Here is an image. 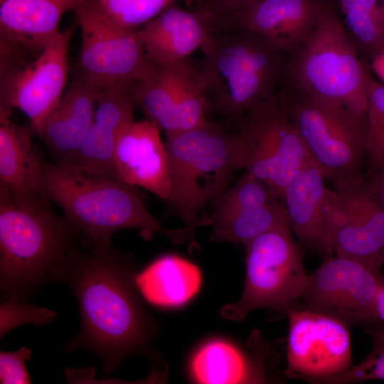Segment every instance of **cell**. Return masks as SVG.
Listing matches in <instances>:
<instances>
[{
    "label": "cell",
    "instance_id": "1",
    "mask_svg": "<svg viewBox=\"0 0 384 384\" xmlns=\"http://www.w3.org/2000/svg\"><path fill=\"white\" fill-rule=\"evenodd\" d=\"M132 255L111 241L82 240L50 271L46 284H65L73 292L80 328L64 353L85 351L95 355L112 374L128 356L156 357L152 341L157 324L146 308L137 283Z\"/></svg>",
    "mask_w": 384,
    "mask_h": 384
},
{
    "label": "cell",
    "instance_id": "2",
    "mask_svg": "<svg viewBox=\"0 0 384 384\" xmlns=\"http://www.w3.org/2000/svg\"><path fill=\"white\" fill-rule=\"evenodd\" d=\"M42 187L43 195L63 209L85 241L109 242L116 231L135 228L149 235L162 234L176 245L191 240L196 245L197 225L163 226L148 211L134 186L109 176L70 161H46Z\"/></svg>",
    "mask_w": 384,
    "mask_h": 384
},
{
    "label": "cell",
    "instance_id": "3",
    "mask_svg": "<svg viewBox=\"0 0 384 384\" xmlns=\"http://www.w3.org/2000/svg\"><path fill=\"white\" fill-rule=\"evenodd\" d=\"M44 195L19 196L0 190V289L1 302L28 301L46 284L57 262L82 240L59 216Z\"/></svg>",
    "mask_w": 384,
    "mask_h": 384
},
{
    "label": "cell",
    "instance_id": "4",
    "mask_svg": "<svg viewBox=\"0 0 384 384\" xmlns=\"http://www.w3.org/2000/svg\"><path fill=\"white\" fill-rule=\"evenodd\" d=\"M201 49L209 112L240 120L276 96L287 56L263 36L243 28L215 31Z\"/></svg>",
    "mask_w": 384,
    "mask_h": 384
},
{
    "label": "cell",
    "instance_id": "5",
    "mask_svg": "<svg viewBox=\"0 0 384 384\" xmlns=\"http://www.w3.org/2000/svg\"><path fill=\"white\" fill-rule=\"evenodd\" d=\"M282 90L366 116L365 63L334 6L324 1L316 23L297 52L287 57Z\"/></svg>",
    "mask_w": 384,
    "mask_h": 384
},
{
    "label": "cell",
    "instance_id": "6",
    "mask_svg": "<svg viewBox=\"0 0 384 384\" xmlns=\"http://www.w3.org/2000/svg\"><path fill=\"white\" fill-rule=\"evenodd\" d=\"M171 197L168 205L186 226L211 224L201 208L224 190L242 169L235 132L207 119L192 129L166 137Z\"/></svg>",
    "mask_w": 384,
    "mask_h": 384
},
{
    "label": "cell",
    "instance_id": "7",
    "mask_svg": "<svg viewBox=\"0 0 384 384\" xmlns=\"http://www.w3.org/2000/svg\"><path fill=\"white\" fill-rule=\"evenodd\" d=\"M311 158L336 188L361 181L366 159L367 117L280 90Z\"/></svg>",
    "mask_w": 384,
    "mask_h": 384
},
{
    "label": "cell",
    "instance_id": "8",
    "mask_svg": "<svg viewBox=\"0 0 384 384\" xmlns=\"http://www.w3.org/2000/svg\"><path fill=\"white\" fill-rule=\"evenodd\" d=\"M245 246L246 274L242 293L237 302L222 307L221 317L241 321L257 309L285 313L299 299L309 278L289 220Z\"/></svg>",
    "mask_w": 384,
    "mask_h": 384
},
{
    "label": "cell",
    "instance_id": "9",
    "mask_svg": "<svg viewBox=\"0 0 384 384\" xmlns=\"http://www.w3.org/2000/svg\"><path fill=\"white\" fill-rule=\"evenodd\" d=\"M235 132L241 169L282 193L311 159L306 146L277 95L247 112Z\"/></svg>",
    "mask_w": 384,
    "mask_h": 384
},
{
    "label": "cell",
    "instance_id": "10",
    "mask_svg": "<svg viewBox=\"0 0 384 384\" xmlns=\"http://www.w3.org/2000/svg\"><path fill=\"white\" fill-rule=\"evenodd\" d=\"M74 12L81 32L78 70L100 87L138 81L149 70L148 58L139 30L114 23L95 0H85Z\"/></svg>",
    "mask_w": 384,
    "mask_h": 384
},
{
    "label": "cell",
    "instance_id": "11",
    "mask_svg": "<svg viewBox=\"0 0 384 384\" xmlns=\"http://www.w3.org/2000/svg\"><path fill=\"white\" fill-rule=\"evenodd\" d=\"M383 284L384 277L363 263L335 255L309 274L304 292L293 305L365 329L382 323L375 301Z\"/></svg>",
    "mask_w": 384,
    "mask_h": 384
},
{
    "label": "cell",
    "instance_id": "12",
    "mask_svg": "<svg viewBox=\"0 0 384 384\" xmlns=\"http://www.w3.org/2000/svg\"><path fill=\"white\" fill-rule=\"evenodd\" d=\"M285 313L289 321L286 377L315 383L353 366L348 326L295 305Z\"/></svg>",
    "mask_w": 384,
    "mask_h": 384
},
{
    "label": "cell",
    "instance_id": "13",
    "mask_svg": "<svg viewBox=\"0 0 384 384\" xmlns=\"http://www.w3.org/2000/svg\"><path fill=\"white\" fill-rule=\"evenodd\" d=\"M73 31L70 26L61 31L26 65L1 73L0 110H21L36 136L65 91Z\"/></svg>",
    "mask_w": 384,
    "mask_h": 384
},
{
    "label": "cell",
    "instance_id": "14",
    "mask_svg": "<svg viewBox=\"0 0 384 384\" xmlns=\"http://www.w3.org/2000/svg\"><path fill=\"white\" fill-rule=\"evenodd\" d=\"M326 234L325 253L358 261L383 277L384 209L363 178L336 188Z\"/></svg>",
    "mask_w": 384,
    "mask_h": 384
},
{
    "label": "cell",
    "instance_id": "15",
    "mask_svg": "<svg viewBox=\"0 0 384 384\" xmlns=\"http://www.w3.org/2000/svg\"><path fill=\"white\" fill-rule=\"evenodd\" d=\"M84 1L0 0V73L36 58L61 33L63 16Z\"/></svg>",
    "mask_w": 384,
    "mask_h": 384
},
{
    "label": "cell",
    "instance_id": "16",
    "mask_svg": "<svg viewBox=\"0 0 384 384\" xmlns=\"http://www.w3.org/2000/svg\"><path fill=\"white\" fill-rule=\"evenodd\" d=\"M137 82H119L100 89L92 123L79 150L63 161L117 179L114 150L122 133L134 121Z\"/></svg>",
    "mask_w": 384,
    "mask_h": 384
},
{
    "label": "cell",
    "instance_id": "17",
    "mask_svg": "<svg viewBox=\"0 0 384 384\" xmlns=\"http://www.w3.org/2000/svg\"><path fill=\"white\" fill-rule=\"evenodd\" d=\"M324 0H263L221 20L215 31L243 28L257 33L287 57L313 29Z\"/></svg>",
    "mask_w": 384,
    "mask_h": 384
},
{
    "label": "cell",
    "instance_id": "18",
    "mask_svg": "<svg viewBox=\"0 0 384 384\" xmlns=\"http://www.w3.org/2000/svg\"><path fill=\"white\" fill-rule=\"evenodd\" d=\"M114 166L117 179L146 189L168 203L169 156L160 129L151 121L134 120L124 129L116 144Z\"/></svg>",
    "mask_w": 384,
    "mask_h": 384
},
{
    "label": "cell",
    "instance_id": "19",
    "mask_svg": "<svg viewBox=\"0 0 384 384\" xmlns=\"http://www.w3.org/2000/svg\"><path fill=\"white\" fill-rule=\"evenodd\" d=\"M321 169L311 159L284 189L281 201L292 232L299 242L325 253L329 220L337 198V191L325 183Z\"/></svg>",
    "mask_w": 384,
    "mask_h": 384
},
{
    "label": "cell",
    "instance_id": "20",
    "mask_svg": "<svg viewBox=\"0 0 384 384\" xmlns=\"http://www.w3.org/2000/svg\"><path fill=\"white\" fill-rule=\"evenodd\" d=\"M100 87L78 70L38 137L56 161L72 158L79 150L92 123Z\"/></svg>",
    "mask_w": 384,
    "mask_h": 384
},
{
    "label": "cell",
    "instance_id": "21",
    "mask_svg": "<svg viewBox=\"0 0 384 384\" xmlns=\"http://www.w3.org/2000/svg\"><path fill=\"white\" fill-rule=\"evenodd\" d=\"M148 58L159 63L186 60L213 32L198 12L176 4L139 29Z\"/></svg>",
    "mask_w": 384,
    "mask_h": 384
},
{
    "label": "cell",
    "instance_id": "22",
    "mask_svg": "<svg viewBox=\"0 0 384 384\" xmlns=\"http://www.w3.org/2000/svg\"><path fill=\"white\" fill-rule=\"evenodd\" d=\"M11 112L0 110V190L19 196L43 195L46 161L33 145L31 128L13 122Z\"/></svg>",
    "mask_w": 384,
    "mask_h": 384
},
{
    "label": "cell",
    "instance_id": "23",
    "mask_svg": "<svg viewBox=\"0 0 384 384\" xmlns=\"http://www.w3.org/2000/svg\"><path fill=\"white\" fill-rule=\"evenodd\" d=\"M264 358L250 356L227 340L213 338L194 352L190 373L198 383H264L267 381Z\"/></svg>",
    "mask_w": 384,
    "mask_h": 384
},
{
    "label": "cell",
    "instance_id": "24",
    "mask_svg": "<svg viewBox=\"0 0 384 384\" xmlns=\"http://www.w3.org/2000/svg\"><path fill=\"white\" fill-rule=\"evenodd\" d=\"M201 282L199 268L176 255L156 258L137 276L144 299L164 308L178 307L189 302L198 292Z\"/></svg>",
    "mask_w": 384,
    "mask_h": 384
},
{
    "label": "cell",
    "instance_id": "25",
    "mask_svg": "<svg viewBox=\"0 0 384 384\" xmlns=\"http://www.w3.org/2000/svg\"><path fill=\"white\" fill-rule=\"evenodd\" d=\"M134 98L137 107L166 137L178 133L176 102L169 63L151 60L147 73L136 82Z\"/></svg>",
    "mask_w": 384,
    "mask_h": 384
},
{
    "label": "cell",
    "instance_id": "26",
    "mask_svg": "<svg viewBox=\"0 0 384 384\" xmlns=\"http://www.w3.org/2000/svg\"><path fill=\"white\" fill-rule=\"evenodd\" d=\"M288 220L282 201L243 210L212 222V242L247 245L259 235Z\"/></svg>",
    "mask_w": 384,
    "mask_h": 384
},
{
    "label": "cell",
    "instance_id": "27",
    "mask_svg": "<svg viewBox=\"0 0 384 384\" xmlns=\"http://www.w3.org/2000/svg\"><path fill=\"white\" fill-rule=\"evenodd\" d=\"M169 64L176 102L178 133H180L204 123L208 119L209 107L198 65L187 60Z\"/></svg>",
    "mask_w": 384,
    "mask_h": 384
},
{
    "label": "cell",
    "instance_id": "28",
    "mask_svg": "<svg viewBox=\"0 0 384 384\" xmlns=\"http://www.w3.org/2000/svg\"><path fill=\"white\" fill-rule=\"evenodd\" d=\"M349 35L371 59L384 38V0H340Z\"/></svg>",
    "mask_w": 384,
    "mask_h": 384
},
{
    "label": "cell",
    "instance_id": "29",
    "mask_svg": "<svg viewBox=\"0 0 384 384\" xmlns=\"http://www.w3.org/2000/svg\"><path fill=\"white\" fill-rule=\"evenodd\" d=\"M281 201L279 193L248 171L224 190L211 203L213 221L237 212ZM212 221V222H213Z\"/></svg>",
    "mask_w": 384,
    "mask_h": 384
},
{
    "label": "cell",
    "instance_id": "30",
    "mask_svg": "<svg viewBox=\"0 0 384 384\" xmlns=\"http://www.w3.org/2000/svg\"><path fill=\"white\" fill-rule=\"evenodd\" d=\"M367 92L366 158L370 169H384V83L373 75L365 63Z\"/></svg>",
    "mask_w": 384,
    "mask_h": 384
},
{
    "label": "cell",
    "instance_id": "31",
    "mask_svg": "<svg viewBox=\"0 0 384 384\" xmlns=\"http://www.w3.org/2000/svg\"><path fill=\"white\" fill-rule=\"evenodd\" d=\"M120 27L137 31L178 0H95Z\"/></svg>",
    "mask_w": 384,
    "mask_h": 384
},
{
    "label": "cell",
    "instance_id": "32",
    "mask_svg": "<svg viewBox=\"0 0 384 384\" xmlns=\"http://www.w3.org/2000/svg\"><path fill=\"white\" fill-rule=\"evenodd\" d=\"M372 338L373 348L367 357L338 375L323 378L316 384H348L371 380H384V324L365 328Z\"/></svg>",
    "mask_w": 384,
    "mask_h": 384
},
{
    "label": "cell",
    "instance_id": "33",
    "mask_svg": "<svg viewBox=\"0 0 384 384\" xmlns=\"http://www.w3.org/2000/svg\"><path fill=\"white\" fill-rule=\"evenodd\" d=\"M57 316L56 312L46 307L29 304L26 300L9 298L1 302L0 306V338L18 326H40L50 324Z\"/></svg>",
    "mask_w": 384,
    "mask_h": 384
},
{
    "label": "cell",
    "instance_id": "34",
    "mask_svg": "<svg viewBox=\"0 0 384 384\" xmlns=\"http://www.w3.org/2000/svg\"><path fill=\"white\" fill-rule=\"evenodd\" d=\"M192 10L204 16L213 32L223 19L242 11L263 0H188Z\"/></svg>",
    "mask_w": 384,
    "mask_h": 384
},
{
    "label": "cell",
    "instance_id": "35",
    "mask_svg": "<svg viewBox=\"0 0 384 384\" xmlns=\"http://www.w3.org/2000/svg\"><path fill=\"white\" fill-rule=\"evenodd\" d=\"M32 350L21 346L13 352H0V383L29 384L31 383L26 362L30 360Z\"/></svg>",
    "mask_w": 384,
    "mask_h": 384
},
{
    "label": "cell",
    "instance_id": "36",
    "mask_svg": "<svg viewBox=\"0 0 384 384\" xmlns=\"http://www.w3.org/2000/svg\"><path fill=\"white\" fill-rule=\"evenodd\" d=\"M367 188L384 209V169H369L364 175Z\"/></svg>",
    "mask_w": 384,
    "mask_h": 384
},
{
    "label": "cell",
    "instance_id": "37",
    "mask_svg": "<svg viewBox=\"0 0 384 384\" xmlns=\"http://www.w3.org/2000/svg\"><path fill=\"white\" fill-rule=\"evenodd\" d=\"M371 60L370 69L384 82V51L378 53Z\"/></svg>",
    "mask_w": 384,
    "mask_h": 384
},
{
    "label": "cell",
    "instance_id": "38",
    "mask_svg": "<svg viewBox=\"0 0 384 384\" xmlns=\"http://www.w3.org/2000/svg\"><path fill=\"white\" fill-rule=\"evenodd\" d=\"M375 308L379 320L384 324V284H383L377 293Z\"/></svg>",
    "mask_w": 384,
    "mask_h": 384
},
{
    "label": "cell",
    "instance_id": "39",
    "mask_svg": "<svg viewBox=\"0 0 384 384\" xmlns=\"http://www.w3.org/2000/svg\"><path fill=\"white\" fill-rule=\"evenodd\" d=\"M384 51V38L383 39L382 42L380 43V53H382Z\"/></svg>",
    "mask_w": 384,
    "mask_h": 384
}]
</instances>
